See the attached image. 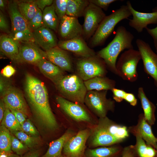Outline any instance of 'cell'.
Segmentation results:
<instances>
[{
  "label": "cell",
  "mask_w": 157,
  "mask_h": 157,
  "mask_svg": "<svg viewBox=\"0 0 157 157\" xmlns=\"http://www.w3.org/2000/svg\"><path fill=\"white\" fill-rule=\"evenodd\" d=\"M25 97L36 118L44 127L55 130L58 126L49 104L47 89L40 80L31 74H25Z\"/></svg>",
  "instance_id": "1"
},
{
  "label": "cell",
  "mask_w": 157,
  "mask_h": 157,
  "mask_svg": "<svg viewBox=\"0 0 157 157\" xmlns=\"http://www.w3.org/2000/svg\"><path fill=\"white\" fill-rule=\"evenodd\" d=\"M134 38L133 35L125 27L119 26L113 39L106 47L98 52V56L103 59L109 69L117 75L116 67L117 58L124 50L133 49L132 42Z\"/></svg>",
  "instance_id": "2"
},
{
  "label": "cell",
  "mask_w": 157,
  "mask_h": 157,
  "mask_svg": "<svg viewBox=\"0 0 157 157\" xmlns=\"http://www.w3.org/2000/svg\"><path fill=\"white\" fill-rule=\"evenodd\" d=\"M53 83L63 97L80 104L84 103L87 90L83 80L77 75H64Z\"/></svg>",
  "instance_id": "3"
},
{
  "label": "cell",
  "mask_w": 157,
  "mask_h": 157,
  "mask_svg": "<svg viewBox=\"0 0 157 157\" xmlns=\"http://www.w3.org/2000/svg\"><path fill=\"white\" fill-rule=\"evenodd\" d=\"M131 15L127 6L124 5L106 16L93 35L90 42L91 45L96 47L104 44L116 25L121 21L128 19Z\"/></svg>",
  "instance_id": "4"
},
{
  "label": "cell",
  "mask_w": 157,
  "mask_h": 157,
  "mask_svg": "<svg viewBox=\"0 0 157 157\" xmlns=\"http://www.w3.org/2000/svg\"><path fill=\"white\" fill-rule=\"evenodd\" d=\"M141 59L138 50L133 49L126 50L121 55L116 63L117 75L124 80L135 81L138 77L137 66Z\"/></svg>",
  "instance_id": "5"
},
{
  "label": "cell",
  "mask_w": 157,
  "mask_h": 157,
  "mask_svg": "<svg viewBox=\"0 0 157 157\" xmlns=\"http://www.w3.org/2000/svg\"><path fill=\"white\" fill-rule=\"evenodd\" d=\"M107 90H91L87 92L84 103L99 118L106 116L109 111H114L115 101L107 98Z\"/></svg>",
  "instance_id": "6"
},
{
  "label": "cell",
  "mask_w": 157,
  "mask_h": 157,
  "mask_svg": "<svg viewBox=\"0 0 157 157\" xmlns=\"http://www.w3.org/2000/svg\"><path fill=\"white\" fill-rule=\"evenodd\" d=\"M106 66L104 60L99 57L83 58L76 63L77 75L84 81L97 76H104Z\"/></svg>",
  "instance_id": "7"
},
{
  "label": "cell",
  "mask_w": 157,
  "mask_h": 157,
  "mask_svg": "<svg viewBox=\"0 0 157 157\" xmlns=\"http://www.w3.org/2000/svg\"><path fill=\"white\" fill-rule=\"evenodd\" d=\"M90 133L86 129L79 131L65 143L62 151L64 157H84L86 143Z\"/></svg>",
  "instance_id": "8"
},
{
  "label": "cell",
  "mask_w": 157,
  "mask_h": 157,
  "mask_svg": "<svg viewBox=\"0 0 157 157\" xmlns=\"http://www.w3.org/2000/svg\"><path fill=\"white\" fill-rule=\"evenodd\" d=\"M82 26V35L85 39L93 35L106 15L102 9L90 3L85 9Z\"/></svg>",
  "instance_id": "9"
},
{
  "label": "cell",
  "mask_w": 157,
  "mask_h": 157,
  "mask_svg": "<svg viewBox=\"0 0 157 157\" xmlns=\"http://www.w3.org/2000/svg\"><path fill=\"white\" fill-rule=\"evenodd\" d=\"M136 43L143 61L144 71L152 78L157 88V54L149 44L142 39H137Z\"/></svg>",
  "instance_id": "10"
},
{
  "label": "cell",
  "mask_w": 157,
  "mask_h": 157,
  "mask_svg": "<svg viewBox=\"0 0 157 157\" xmlns=\"http://www.w3.org/2000/svg\"><path fill=\"white\" fill-rule=\"evenodd\" d=\"M45 59H47L46 52L34 42H23L19 47V52L15 61L38 65Z\"/></svg>",
  "instance_id": "11"
},
{
  "label": "cell",
  "mask_w": 157,
  "mask_h": 157,
  "mask_svg": "<svg viewBox=\"0 0 157 157\" xmlns=\"http://www.w3.org/2000/svg\"><path fill=\"white\" fill-rule=\"evenodd\" d=\"M90 131L89 144L91 147H108L122 142L111 134L99 120Z\"/></svg>",
  "instance_id": "12"
},
{
  "label": "cell",
  "mask_w": 157,
  "mask_h": 157,
  "mask_svg": "<svg viewBox=\"0 0 157 157\" xmlns=\"http://www.w3.org/2000/svg\"><path fill=\"white\" fill-rule=\"evenodd\" d=\"M1 96L6 107L29 115L28 107L23 95L17 88L10 85Z\"/></svg>",
  "instance_id": "13"
},
{
  "label": "cell",
  "mask_w": 157,
  "mask_h": 157,
  "mask_svg": "<svg viewBox=\"0 0 157 157\" xmlns=\"http://www.w3.org/2000/svg\"><path fill=\"white\" fill-rule=\"evenodd\" d=\"M56 99L60 108L73 119L78 122L92 123L89 114L80 104L59 96H57Z\"/></svg>",
  "instance_id": "14"
},
{
  "label": "cell",
  "mask_w": 157,
  "mask_h": 157,
  "mask_svg": "<svg viewBox=\"0 0 157 157\" xmlns=\"http://www.w3.org/2000/svg\"><path fill=\"white\" fill-rule=\"evenodd\" d=\"M126 5L133 17L132 19L129 20V25L138 33L142 32L148 25L157 24V12L150 13L138 12L133 8L129 1H127Z\"/></svg>",
  "instance_id": "15"
},
{
  "label": "cell",
  "mask_w": 157,
  "mask_h": 157,
  "mask_svg": "<svg viewBox=\"0 0 157 157\" xmlns=\"http://www.w3.org/2000/svg\"><path fill=\"white\" fill-rule=\"evenodd\" d=\"M59 31L65 40H70L81 37L82 26L77 18L65 15L60 20Z\"/></svg>",
  "instance_id": "16"
},
{
  "label": "cell",
  "mask_w": 157,
  "mask_h": 157,
  "mask_svg": "<svg viewBox=\"0 0 157 157\" xmlns=\"http://www.w3.org/2000/svg\"><path fill=\"white\" fill-rule=\"evenodd\" d=\"M129 132L135 136L138 135L145 142L146 144L151 146L156 149L157 147V138L154 135L151 126L146 120L143 113L138 116L137 124L128 128Z\"/></svg>",
  "instance_id": "17"
},
{
  "label": "cell",
  "mask_w": 157,
  "mask_h": 157,
  "mask_svg": "<svg viewBox=\"0 0 157 157\" xmlns=\"http://www.w3.org/2000/svg\"><path fill=\"white\" fill-rule=\"evenodd\" d=\"M57 46L62 49L72 52L84 58L94 56L95 55L94 52L88 47L81 37L60 41Z\"/></svg>",
  "instance_id": "18"
},
{
  "label": "cell",
  "mask_w": 157,
  "mask_h": 157,
  "mask_svg": "<svg viewBox=\"0 0 157 157\" xmlns=\"http://www.w3.org/2000/svg\"><path fill=\"white\" fill-rule=\"evenodd\" d=\"M33 42L46 52L57 46L56 37L49 28L43 26L32 32Z\"/></svg>",
  "instance_id": "19"
},
{
  "label": "cell",
  "mask_w": 157,
  "mask_h": 157,
  "mask_svg": "<svg viewBox=\"0 0 157 157\" xmlns=\"http://www.w3.org/2000/svg\"><path fill=\"white\" fill-rule=\"evenodd\" d=\"M47 59L63 70L72 72L71 59L65 50L57 46L46 51Z\"/></svg>",
  "instance_id": "20"
},
{
  "label": "cell",
  "mask_w": 157,
  "mask_h": 157,
  "mask_svg": "<svg viewBox=\"0 0 157 157\" xmlns=\"http://www.w3.org/2000/svg\"><path fill=\"white\" fill-rule=\"evenodd\" d=\"M8 8L11 21L12 33L22 31L32 34L28 23L20 13L16 1L10 2Z\"/></svg>",
  "instance_id": "21"
},
{
  "label": "cell",
  "mask_w": 157,
  "mask_h": 157,
  "mask_svg": "<svg viewBox=\"0 0 157 157\" xmlns=\"http://www.w3.org/2000/svg\"><path fill=\"white\" fill-rule=\"evenodd\" d=\"M123 149L119 143L88 149L85 151L84 157H122Z\"/></svg>",
  "instance_id": "22"
},
{
  "label": "cell",
  "mask_w": 157,
  "mask_h": 157,
  "mask_svg": "<svg viewBox=\"0 0 157 157\" xmlns=\"http://www.w3.org/2000/svg\"><path fill=\"white\" fill-rule=\"evenodd\" d=\"M75 134L72 131L67 130L61 137L53 141L42 157H64L62 154L63 147L67 141Z\"/></svg>",
  "instance_id": "23"
},
{
  "label": "cell",
  "mask_w": 157,
  "mask_h": 157,
  "mask_svg": "<svg viewBox=\"0 0 157 157\" xmlns=\"http://www.w3.org/2000/svg\"><path fill=\"white\" fill-rule=\"evenodd\" d=\"M138 95L140 101L146 120L150 125H153L154 124L156 120L155 115L156 110L155 106L147 98L142 87L139 88Z\"/></svg>",
  "instance_id": "24"
},
{
  "label": "cell",
  "mask_w": 157,
  "mask_h": 157,
  "mask_svg": "<svg viewBox=\"0 0 157 157\" xmlns=\"http://www.w3.org/2000/svg\"><path fill=\"white\" fill-rule=\"evenodd\" d=\"M84 83L87 91L111 90L115 88V82L105 76H97Z\"/></svg>",
  "instance_id": "25"
},
{
  "label": "cell",
  "mask_w": 157,
  "mask_h": 157,
  "mask_svg": "<svg viewBox=\"0 0 157 157\" xmlns=\"http://www.w3.org/2000/svg\"><path fill=\"white\" fill-rule=\"evenodd\" d=\"M17 43L10 37L3 35L0 38V50L10 59L15 60L19 52Z\"/></svg>",
  "instance_id": "26"
},
{
  "label": "cell",
  "mask_w": 157,
  "mask_h": 157,
  "mask_svg": "<svg viewBox=\"0 0 157 157\" xmlns=\"http://www.w3.org/2000/svg\"><path fill=\"white\" fill-rule=\"evenodd\" d=\"M37 66L40 72L53 82L64 75L62 69L47 59L42 60Z\"/></svg>",
  "instance_id": "27"
},
{
  "label": "cell",
  "mask_w": 157,
  "mask_h": 157,
  "mask_svg": "<svg viewBox=\"0 0 157 157\" xmlns=\"http://www.w3.org/2000/svg\"><path fill=\"white\" fill-rule=\"evenodd\" d=\"M89 3L87 0H67L66 15L77 18L83 16Z\"/></svg>",
  "instance_id": "28"
},
{
  "label": "cell",
  "mask_w": 157,
  "mask_h": 157,
  "mask_svg": "<svg viewBox=\"0 0 157 157\" xmlns=\"http://www.w3.org/2000/svg\"><path fill=\"white\" fill-rule=\"evenodd\" d=\"M16 2L21 14L28 23L39 10L35 1L24 0Z\"/></svg>",
  "instance_id": "29"
},
{
  "label": "cell",
  "mask_w": 157,
  "mask_h": 157,
  "mask_svg": "<svg viewBox=\"0 0 157 157\" xmlns=\"http://www.w3.org/2000/svg\"><path fill=\"white\" fill-rule=\"evenodd\" d=\"M136 142L134 145L138 157H155L156 150L146 144L144 140L138 135L135 136Z\"/></svg>",
  "instance_id": "30"
},
{
  "label": "cell",
  "mask_w": 157,
  "mask_h": 157,
  "mask_svg": "<svg viewBox=\"0 0 157 157\" xmlns=\"http://www.w3.org/2000/svg\"><path fill=\"white\" fill-rule=\"evenodd\" d=\"M44 26L51 30L56 31L58 19L55 11L53 4L46 7L42 12Z\"/></svg>",
  "instance_id": "31"
},
{
  "label": "cell",
  "mask_w": 157,
  "mask_h": 157,
  "mask_svg": "<svg viewBox=\"0 0 157 157\" xmlns=\"http://www.w3.org/2000/svg\"><path fill=\"white\" fill-rule=\"evenodd\" d=\"M11 133L6 127L0 126V154H9L12 151L11 149Z\"/></svg>",
  "instance_id": "32"
},
{
  "label": "cell",
  "mask_w": 157,
  "mask_h": 157,
  "mask_svg": "<svg viewBox=\"0 0 157 157\" xmlns=\"http://www.w3.org/2000/svg\"><path fill=\"white\" fill-rule=\"evenodd\" d=\"M15 136L30 149L37 148L41 144V139L39 137L29 135L22 131L10 132Z\"/></svg>",
  "instance_id": "33"
},
{
  "label": "cell",
  "mask_w": 157,
  "mask_h": 157,
  "mask_svg": "<svg viewBox=\"0 0 157 157\" xmlns=\"http://www.w3.org/2000/svg\"><path fill=\"white\" fill-rule=\"evenodd\" d=\"M1 125L7 128L10 132L22 131L21 125L17 120L15 115L8 108H6Z\"/></svg>",
  "instance_id": "34"
},
{
  "label": "cell",
  "mask_w": 157,
  "mask_h": 157,
  "mask_svg": "<svg viewBox=\"0 0 157 157\" xmlns=\"http://www.w3.org/2000/svg\"><path fill=\"white\" fill-rule=\"evenodd\" d=\"M11 133V150L15 154L21 156L28 151L30 149Z\"/></svg>",
  "instance_id": "35"
},
{
  "label": "cell",
  "mask_w": 157,
  "mask_h": 157,
  "mask_svg": "<svg viewBox=\"0 0 157 157\" xmlns=\"http://www.w3.org/2000/svg\"><path fill=\"white\" fill-rule=\"evenodd\" d=\"M67 0H53V4L59 20L66 15Z\"/></svg>",
  "instance_id": "36"
},
{
  "label": "cell",
  "mask_w": 157,
  "mask_h": 157,
  "mask_svg": "<svg viewBox=\"0 0 157 157\" xmlns=\"http://www.w3.org/2000/svg\"><path fill=\"white\" fill-rule=\"evenodd\" d=\"M30 30L33 32L44 26L42 12L39 9L37 14L28 23Z\"/></svg>",
  "instance_id": "37"
},
{
  "label": "cell",
  "mask_w": 157,
  "mask_h": 157,
  "mask_svg": "<svg viewBox=\"0 0 157 157\" xmlns=\"http://www.w3.org/2000/svg\"><path fill=\"white\" fill-rule=\"evenodd\" d=\"M10 36L14 41L17 43L18 42H34L33 33L31 34L24 32L18 31L12 33L11 36Z\"/></svg>",
  "instance_id": "38"
},
{
  "label": "cell",
  "mask_w": 157,
  "mask_h": 157,
  "mask_svg": "<svg viewBox=\"0 0 157 157\" xmlns=\"http://www.w3.org/2000/svg\"><path fill=\"white\" fill-rule=\"evenodd\" d=\"M22 131L27 134L32 136L38 137L39 133L30 120L27 119L21 125Z\"/></svg>",
  "instance_id": "39"
},
{
  "label": "cell",
  "mask_w": 157,
  "mask_h": 157,
  "mask_svg": "<svg viewBox=\"0 0 157 157\" xmlns=\"http://www.w3.org/2000/svg\"><path fill=\"white\" fill-rule=\"evenodd\" d=\"M117 1L116 0H89L90 3H92L101 9L106 10L110 5Z\"/></svg>",
  "instance_id": "40"
},
{
  "label": "cell",
  "mask_w": 157,
  "mask_h": 157,
  "mask_svg": "<svg viewBox=\"0 0 157 157\" xmlns=\"http://www.w3.org/2000/svg\"><path fill=\"white\" fill-rule=\"evenodd\" d=\"M111 91L113 93V97L116 102H120L124 100L126 92L123 90L113 88Z\"/></svg>",
  "instance_id": "41"
},
{
  "label": "cell",
  "mask_w": 157,
  "mask_h": 157,
  "mask_svg": "<svg viewBox=\"0 0 157 157\" xmlns=\"http://www.w3.org/2000/svg\"><path fill=\"white\" fill-rule=\"evenodd\" d=\"M157 12V6L152 9V12ZM148 33L152 37L155 47V49L157 52V26L153 28H150L147 27L145 28Z\"/></svg>",
  "instance_id": "42"
},
{
  "label": "cell",
  "mask_w": 157,
  "mask_h": 157,
  "mask_svg": "<svg viewBox=\"0 0 157 157\" xmlns=\"http://www.w3.org/2000/svg\"><path fill=\"white\" fill-rule=\"evenodd\" d=\"M134 146L130 145L124 148L122 157H137Z\"/></svg>",
  "instance_id": "43"
},
{
  "label": "cell",
  "mask_w": 157,
  "mask_h": 157,
  "mask_svg": "<svg viewBox=\"0 0 157 157\" xmlns=\"http://www.w3.org/2000/svg\"><path fill=\"white\" fill-rule=\"evenodd\" d=\"M0 29L1 31L9 33V26L6 18L1 10L0 11Z\"/></svg>",
  "instance_id": "44"
},
{
  "label": "cell",
  "mask_w": 157,
  "mask_h": 157,
  "mask_svg": "<svg viewBox=\"0 0 157 157\" xmlns=\"http://www.w3.org/2000/svg\"><path fill=\"white\" fill-rule=\"evenodd\" d=\"M10 110L14 115L17 120L21 125L26 119L27 116L22 112L13 109Z\"/></svg>",
  "instance_id": "45"
},
{
  "label": "cell",
  "mask_w": 157,
  "mask_h": 157,
  "mask_svg": "<svg viewBox=\"0 0 157 157\" xmlns=\"http://www.w3.org/2000/svg\"><path fill=\"white\" fill-rule=\"evenodd\" d=\"M15 71V69L12 66L8 65L2 69L1 72L3 76L9 78L13 75Z\"/></svg>",
  "instance_id": "46"
},
{
  "label": "cell",
  "mask_w": 157,
  "mask_h": 157,
  "mask_svg": "<svg viewBox=\"0 0 157 157\" xmlns=\"http://www.w3.org/2000/svg\"><path fill=\"white\" fill-rule=\"evenodd\" d=\"M41 154V150L37 148L30 149L21 157H40Z\"/></svg>",
  "instance_id": "47"
},
{
  "label": "cell",
  "mask_w": 157,
  "mask_h": 157,
  "mask_svg": "<svg viewBox=\"0 0 157 157\" xmlns=\"http://www.w3.org/2000/svg\"><path fill=\"white\" fill-rule=\"evenodd\" d=\"M53 1V0H35V2L38 8L43 11L46 7L51 5Z\"/></svg>",
  "instance_id": "48"
},
{
  "label": "cell",
  "mask_w": 157,
  "mask_h": 157,
  "mask_svg": "<svg viewBox=\"0 0 157 157\" xmlns=\"http://www.w3.org/2000/svg\"><path fill=\"white\" fill-rule=\"evenodd\" d=\"M124 100L129 103L132 106H135L137 104V100L133 93L126 92Z\"/></svg>",
  "instance_id": "49"
},
{
  "label": "cell",
  "mask_w": 157,
  "mask_h": 157,
  "mask_svg": "<svg viewBox=\"0 0 157 157\" xmlns=\"http://www.w3.org/2000/svg\"><path fill=\"white\" fill-rule=\"evenodd\" d=\"M0 93L1 95L10 85L5 80H4L2 77H1V76L0 77Z\"/></svg>",
  "instance_id": "50"
},
{
  "label": "cell",
  "mask_w": 157,
  "mask_h": 157,
  "mask_svg": "<svg viewBox=\"0 0 157 157\" xmlns=\"http://www.w3.org/2000/svg\"><path fill=\"white\" fill-rule=\"evenodd\" d=\"M5 105L2 99L0 102V122L2 121L6 109Z\"/></svg>",
  "instance_id": "51"
},
{
  "label": "cell",
  "mask_w": 157,
  "mask_h": 157,
  "mask_svg": "<svg viewBox=\"0 0 157 157\" xmlns=\"http://www.w3.org/2000/svg\"><path fill=\"white\" fill-rule=\"evenodd\" d=\"M0 157H21L20 156L18 155L13 152L9 154H0Z\"/></svg>",
  "instance_id": "52"
},
{
  "label": "cell",
  "mask_w": 157,
  "mask_h": 157,
  "mask_svg": "<svg viewBox=\"0 0 157 157\" xmlns=\"http://www.w3.org/2000/svg\"><path fill=\"white\" fill-rule=\"evenodd\" d=\"M5 1L3 0H0V8L3 11L5 6Z\"/></svg>",
  "instance_id": "53"
},
{
  "label": "cell",
  "mask_w": 157,
  "mask_h": 157,
  "mask_svg": "<svg viewBox=\"0 0 157 157\" xmlns=\"http://www.w3.org/2000/svg\"><path fill=\"white\" fill-rule=\"evenodd\" d=\"M156 156L155 157H157V147L156 149Z\"/></svg>",
  "instance_id": "54"
}]
</instances>
